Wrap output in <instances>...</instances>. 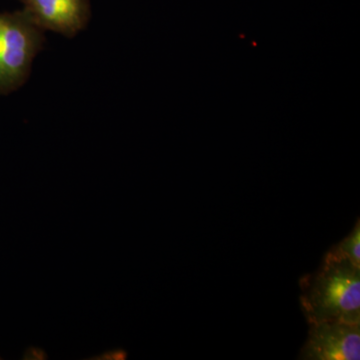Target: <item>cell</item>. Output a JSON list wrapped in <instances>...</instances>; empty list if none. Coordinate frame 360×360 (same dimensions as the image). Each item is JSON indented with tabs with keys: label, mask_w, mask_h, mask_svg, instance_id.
<instances>
[{
	"label": "cell",
	"mask_w": 360,
	"mask_h": 360,
	"mask_svg": "<svg viewBox=\"0 0 360 360\" xmlns=\"http://www.w3.org/2000/svg\"><path fill=\"white\" fill-rule=\"evenodd\" d=\"M302 360H359L360 323L321 321L309 324L300 352Z\"/></svg>",
	"instance_id": "3957f363"
},
{
	"label": "cell",
	"mask_w": 360,
	"mask_h": 360,
	"mask_svg": "<svg viewBox=\"0 0 360 360\" xmlns=\"http://www.w3.org/2000/svg\"><path fill=\"white\" fill-rule=\"evenodd\" d=\"M338 257L347 258L360 266V222L359 219L355 224L354 229L349 234L340 241L338 245L329 250Z\"/></svg>",
	"instance_id": "5b68a950"
},
{
	"label": "cell",
	"mask_w": 360,
	"mask_h": 360,
	"mask_svg": "<svg viewBox=\"0 0 360 360\" xmlns=\"http://www.w3.org/2000/svg\"><path fill=\"white\" fill-rule=\"evenodd\" d=\"M44 41V30L25 11L0 13V94L25 84Z\"/></svg>",
	"instance_id": "7a4b0ae2"
},
{
	"label": "cell",
	"mask_w": 360,
	"mask_h": 360,
	"mask_svg": "<svg viewBox=\"0 0 360 360\" xmlns=\"http://www.w3.org/2000/svg\"><path fill=\"white\" fill-rule=\"evenodd\" d=\"M300 290L307 323H360V266L347 258L328 251L321 267L302 277Z\"/></svg>",
	"instance_id": "6da1fadb"
},
{
	"label": "cell",
	"mask_w": 360,
	"mask_h": 360,
	"mask_svg": "<svg viewBox=\"0 0 360 360\" xmlns=\"http://www.w3.org/2000/svg\"><path fill=\"white\" fill-rule=\"evenodd\" d=\"M26 15L42 30L75 37L87 25L89 0H20Z\"/></svg>",
	"instance_id": "277c9868"
},
{
	"label": "cell",
	"mask_w": 360,
	"mask_h": 360,
	"mask_svg": "<svg viewBox=\"0 0 360 360\" xmlns=\"http://www.w3.org/2000/svg\"><path fill=\"white\" fill-rule=\"evenodd\" d=\"M127 352L123 349L108 350L104 354L98 355L97 359H127Z\"/></svg>",
	"instance_id": "8992f818"
}]
</instances>
